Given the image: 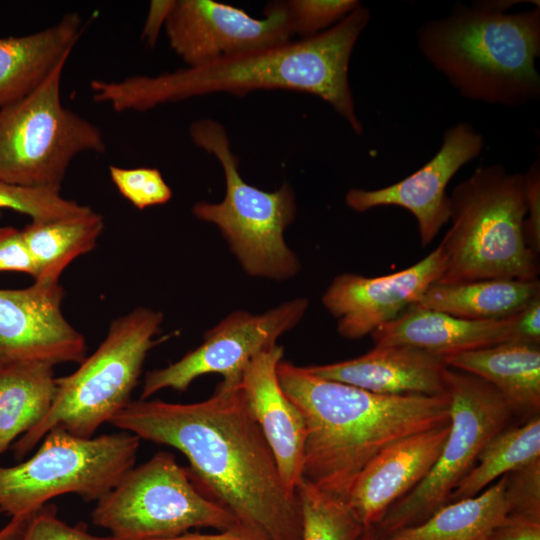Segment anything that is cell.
<instances>
[{
  "label": "cell",
  "mask_w": 540,
  "mask_h": 540,
  "mask_svg": "<svg viewBox=\"0 0 540 540\" xmlns=\"http://www.w3.org/2000/svg\"><path fill=\"white\" fill-rule=\"evenodd\" d=\"M109 423L180 451L195 487L238 524L266 540H303L297 493L285 486L240 381H222L195 403L131 400Z\"/></svg>",
  "instance_id": "obj_1"
},
{
  "label": "cell",
  "mask_w": 540,
  "mask_h": 540,
  "mask_svg": "<svg viewBox=\"0 0 540 540\" xmlns=\"http://www.w3.org/2000/svg\"><path fill=\"white\" fill-rule=\"evenodd\" d=\"M369 19V9L361 5L331 28L309 38L156 76L135 75L114 82L95 79L90 83L92 97L117 112H142L210 93L241 96L261 89L294 90L321 98L356 134H361L363 125L355 112L348 68Z\"/></svg>",
  "instance_id": "obj_2"
},
{
  "label": "cell",
  "mask_w": 540,
  "mask_h": 540,
  "mask_svg": "<svg viewBox=\"0 0 540 540\" xmlns=\"http://www.w3.org/2000/svg\"><path fill=\"white\" fill-rule=\"evenodd\" d=\"M280 385L306 426L303 479L346 502L364 467L410 435L449 423L446 395H380L281 361Z\"/></svg>",
  "instance_id": "obj_3"
},
{
  "label": "cell",
  "mask_w": 540,
  "mask_h": 540,
  "mask_svg": "<svg viewBox=\"0 0 540 540\" xmlns=\"http://www.w3.org/2000/svg\"><path fill=\"white\" fill-rule=\"evenodd\" d=\"M512 5L457 4L418 28L421 54L462 97L505 106L539 97L540 7L507 13Z\"/></svg>",
  "instance_id": "obj_4"
},
{
  "label": "cell",
  "mask_w": 540,
  "mask_h": 540,
  "mask_svg": "<svg viewBox=\"0 0 540 540\" xmlns=\"http://www.w3.org/2000/svg\"><path fill=\"white\" fill-rule=\"evenodd\" d=\"M449 197L451 227L440 243L445 270L438 282L538 279V256L524 236L523 174L499 164L481 166Z\"/></svg>",
  "instance_id": "obj_5"
},
{
  "label": "cell",
  "mask_w": 540,
  "mask_h": 540,
  "mask_svg": "<svg viewBox=\"0 0 540 540\" xmlns=\"http://www.w3.org/2000/svg\"><path fill=\"white\" fill-rule=\"evenodd\" d=\"M163 322L159 311L138 307L112 321L104 340L71 374L57 378L54 402L45 418L12 444L22 459L54 427L83 438L132 400L148 352Z\"/></svg>",
  "instance_id": "obj_6"
},
{
  "label": "cell",
  "mask_w": 540,
  "mask_h": 540,
  "mask_svg": "<svg viewBox=\"0 0 540 540\" xmlns=\"http://www.w3.org/2000/svg\"><path fill=\"white\" fill-rule=\"evenodd\" d=\"M189 134L198 147L218 159L226 183L221 202H197L193 215L218 228L248 275L274 281L294 277L301 264L284 238L296 214L292 187L285 183L267 192L248 184L241 177L226 130L217 121L200 119L190 125Z\"/></svg>",
  "instance_id": "obj_7"
},
{
  "label": "cell",
  "mask_w": 540,
  "mask_h": 540,
  "mask_svg": "<svg viewBox=\"0 0 540 540\" xmlns=\"http://www.w3.org/2000/svg\"><path fill=\"white\" fill-rule=\"evenodd\" d=\"M34 455L14 466H0V512L30 516L49 500L76 494L97 501L136 461L140 439L129 432L78 437L50 429Z\"/></svg>",
  "instance_id": "obj_8"
},
{
  "label": "cell",
  "mask_w": 540,
  "mask_h": 540,
  "mask_svg": "<svg viewBox=\"0 0 540 540\" xmlns=\"http://www.w3.org/2000/svg\"><path fill=\"white\" fill-rule=\"evenodd\" d=\"M70 54L31 93L0 109L1 181L60 192L77 155L105 151L101 130L61 102V78Z\"/></svg>",
  "instance_id": "obj_9"
},
{
  "label": "cell",
  "mask_w": 540,
  "mask_h": 540,
  "mask_svg": "<svg viewBox=\"0 0 540 540\" xmlns=\"http://www.w3.org/2000/svg\"><path fill=\"white\" fill-rule=\"evenodd\" d=\"M91 520L122 540L163 539L192 528L220 531L237 524L228 510L195 487L186 467L166 451L129 469L96 501Z\"/></svg>",
  "instance_id": "obj_10"
},
{
  "label": "cell",
  "mask_w": 540,
  "mask_h": 540,
  "mask_svg": "<svg viewBox=\"0 0 540 540\" xmlns=\"http://www.w3.org/2000/svg\"><path fill=\"white\" fill-rule=\"evenodd\" d=\"M444 378L450 400L447 439L428 475L373 526L377 538L420 524L448 504L482 448L505 428L512 414L500 394L481 378L451 367Z\"/></svg>",
  "instance_id": "obj_11"
},
{
  "label": "cell",
  "mask_w": 540,
  "mask_h": 540,
  "mask_svg": "<svg viewBox=\"0 0 540 540\" xmlns=\"http://www.w3.org/2000/svg\"><path fill=\"white\" fill-rule=\"evenodd\" d=\"M307 298L299 297L261 314L236 310L204 333L203 342L174 363L149 371L140 399H149L163 389L184 392L198 377L220 374L224 382L235 383L249 361L277 344L304 317Z\"/></svg>",
  "instance_id": "obj_12"
},
{
  "label": "cell",
  "mask_w": 540,
  "mask_h": 540,
  "mask_svg": "<svg viewBox=\"0 0 540 540\" xmlns=\"http://www.w3.org/2000/svg\"><path fill=\"white\" fill-rule=\"evenodd\" d=\"M171 48L188 66L275 46L294 35L284 1L268 4L265 18L212 0L173 1L165 21Z\"/></svg>",
  "instance_id": "obj_13"
},
{
  "label": "cell",
  "mask_w": 540,
  "mask_h": 540,
  "mask_svg": "<svg viewBox=\"0 0 540 540\" xmlns=\"http://www.w3.org/2000/svg\"><path fill=\"white\" fill-rule=\"evenodd\" d=\"M483 146L482 134L469 123L459 122L446 130L440 149L420 169L382 188H351L345 202L359 213L380 206L408 210L417 221L420 241L425 247L450 219L448 183L462 166L481 153Z\"/></svg>",
  "instance_id": "obj_14"
},
{
  "label": "cell",
  "mask_w": 540,
  "mask_h": 540,
  "mask_svg": "<svg viewBox=\"0 0 540 540\" xmlns=\"http://www.w3.org/2000/svg\"><path fill=\"white\" fill-rule=\"evenodd\" d=\"M444 270L445 254L439 244L419 262L388 275H337L322 295V304L337 320L339 335L359 339L416 304Z\"/></svg>",
  "instance_id": "obj_15"
},
{
  "label": "cell",
  "mask_w": 540,
  "mask_h": 540,
  "mask_svg": "<svg viewBox=\"0 0 540 540\" xmlns=\"http://www.w3.org/2000/svg\"><path fill=\"white\" fill-rule=\"evenodd\" d=\"M63 298L60 283L0 289V360L80 364L86 341L65 318Z\"/></svg>",
  "instance_id": "obj_16"
},
{
  "label": "cell",
  "mask_w": 540,
  "mask_h": 540,
  "mask_svg": "<svg viewBox=\"0 0 540 540\" xmlns=\"http://www.w3.org/2000/svg\"><path fill=\"white\" fill-rule=\"evenodd\" d=\"M283 347L256 354L244 368L240 385L248 408L276 460L287 489L296 493L303 479L306 426L299 409L283 391L277 374Z\"/></svg>",
  "instance_id": "obj_17"
},
{
  "label": "cell",
  "mask_w": 540,
  "mask_h": 540,
  "mask_svg": "<svg viewBox=\"0 0 540 540\" xmlns=\"http://www.w3.org/2000/svg\"><path fill=\"white\" fill-rule=\"evenodd\" d=\"M448 433L449 423L410 435L382 450L364 467L346 500L364 527L377 524L428 475Z\"/></svg>",
  "instance_id": "obj_18"
},
{
  "label": "cell",
  "mask_w": 540,
  "mask_h": 540,
  "mask_svg": "<svg viewBox=\"0 0 540 540\" xmlns=\"http://www.w3.org/2000/svg\"><path fill=\"white\" fill-rule=\"evenodd\" d=\"M442 356L409 345L374 346L358 357L305 368L323 379L380 395H446Z\"/></svg>",
  "instance_id": "obj_19"
},
{
  "label": "cell",
  "mask_w": 540,
  "mask_h": 540,
  "mask_svg": "<svg viewBox=\"0 0 540 540\" xmlns=\"http://www.w3.org/2000/svg\"><path fill=\"white\" fill-rule=\"evenodd\" d=\"M514 316L474 321L412 305L371 337L374 346L409 345L444 358L510 341Z\"/></svg>",
  "instance_id": "obj_20"
},
{
  "label": "cell",
  "mask_w": 540,
  "mask_h": 540,
  "mask_svg": "<svg viewBox=\"0 0 540 540\" xmlns=\"http://www.w3.org/2000/svg\"><path fill=\"white\" fill-rule=\"evenodd\" d=\"M80 25L79 15L73 12L38 32L0 37V109L31 93L71 53Z\"/></svg>",
  "instance_id": "obj_21"
},
{
  "label": "cell",
  "mask_w": 540,
  "mask_h": 540,
  "mask_svg": "<svg viewBox=\"0 0 540 540\" xmlns=\"http://www.w3.org/2000/svg\"><path fill=\"white\" fill-rule=\"evenodd\" d=\"M448 367L489 383L510 411L539 414L540 347L504 342L444 357Z\"/></svg>",
  "instance_id": "obj_22"
},
{
  "label": "cell",
  "mask_w": 540,
  "mask_h": 540,
  "mask_svg": "<svg viewBox=\"0 0 540 540\" xmlns=\"http://www.w3.org/2000/svg\"><path fill=\"white\" fill-rule=\"evenodd\" d=\"M539 293L538 279L436 282L414 305L466 320H500L516 315Z\"/></svg>",
  "instance_id": "obj_23"
},
{
  "label": "cell",
  "mask_w": 540,
  "mask_h": 540,
  "mask_svg": "<svg viewBox=\"0 0 540 540\" xmlns=\"http://www.w3.org/2000/svg\"><path fill=\"white\" fill-rule=\"evenodd\" d=\"M54 367L37 361L0 360V455L50 411L57 390Z\"/></svg>",
  "instance_id": "obj_24"
},
{
  "label": "cell",
  "mask_w": 540,
  "mask_h": 540,
  "mask_svg": "<svg viewBox=\"0 0 540 540\" xmlns=\"http://www.w3.org/2000/svg\"><path fill=\"white\" fill-rule=\"evenodd\" d=\"M506 475L473 497L444 505L420 524L378 540H485L510 515Z\"/></svg>",
  "instance_id": "obj_25"
},
{
  "label": "cell",
  "mask_w": 540,
  "mask_h": 540,
  "mask_svg": "<svg viewBox=\"0 0 540 540\" xmlns=\"http://www.w3.org/2000/svg\"><path fill=\"white\" fill-rule=\"evenodd\" d=\"M103 229V217L93 209L75 216L27 224L21 231L34 264V282L59 284L67 266L95 248Z\"/></svg>",
  "instance_id": "obj_26"
},
{
  "label": "cell",
  "mask_w": 540,
  "mask_h": 540,
  "mask_svg": "<svg viewBox=\"0 0 540 540\" xmlns=\"http://www.w3.org/2000/svg\"><path fill=\"white\" fill-rule=\"evenodd\" d=\"M540 458V417L533 415L521 426L502 429L478 454L472 469L459 481L449 502L473 497L496 479Z\"/></svg>",
  "instance_id": "obj_27"
},
{
  "label": "cell",
  "mask_w": 540,
  "mask_h": 540,
  "mask_svg": "<svg viewBox=\"0 0 540 540\" xmlns=\"http://www.w3.org/2000/svg\"><path fill=\"white\" fill-rule=\"evenodd\" d=\"M303 540H357L364 526L346 502L319 490L302 479L296 487Z\"/></svg>",
  "instance_id": "obj_28"
},
{
  "label": "cell",
  "mask_w": 540,
  "mask_h": 540,
  "mask_svg": "<svg viewBox=\"0 0 540 540\" xmlns=\"http://www.w3.org/2000/svg\"><path fill=\"white\" fill-rule=\"evenodd\" d=\"M0 209L25 214L31 221H49L83 214L92 208L64 198L59 191L22 187L0 180Z\"/></svg>",
  "instance_id": "obj_29"
},
{
  "label": "cell",
  "mask_w": 540,
  "mask_h": 540,
  "mask_svg": "<svg viewBox=\"0 0 540 540\" xmlns=\"http://www.w3.org/2000/svg\"><path fill=\"white\" fill-rule=\"evenodd\" d=\"M294 34L315 36L344 19L362 4L357 0L284 1Z\"/></svg>",
  "instance_id": "obj_30"
},
{
  "label": "cell",
  "mask_w": 540,
  "mask_h": 540,
  "mask_svg": "<svg viewBox=\"0 0 540 540\" xmlns=\"http://www.w3.org/2000/svg\"><path fill=\"white\" fill-rule=\"evenodd\" d=\"M112 182L137 209L162 205L172 197V190L156 168L109 167Z\"/></svg>",
  "instance_id": "obj_31"
},
{
  "label": "cell",
  "mask_w": 540,
  "mask_h": 540,
  "mask_svg": "<svg viewBox=\"0 0 540 540\" xmlns=\"http://www.w3.org/2000/svg\"><path fill=\"white\" fill-rule=\"evenodd\" d=\"M18 540H122L115 536H95L84 524L68 525L58 518L57 508L46 504L29 516Z\"/></svg>",
  "instance_id": "obj_32"
},
{
  "label": "cell",
  "mask_w": 540,
  "mask_h": 540,
  "mask_svg": "<svg viewBox=\"0 0 540 540\" xmlns=\"http://www.w3.org/2000/svg\"><path fill=\"white\" fill-rule=\"evenodd\" d=\"M510 514L540 519V458L506 475Z\"/></svg>",
  "instance_id": "obj_33"
},
{
  "label": "cell",
  "mask_w": 540,
  "mask_h": 540,
  "mask_svg": "<svg viewBox=\"0 0 540 540\" xmlns=\"http://www.w3.org/2000/svg\"><path fill=\"white\" fill-rule=\"evenodd\" d=\"M0 272L35 276V268L21 229L0 226Z\"/></svg>",
  "instance_id": "obj_34"
},
{
  "label": "cell",
  "mask_w": 540,
  "mask_h": 540,
  "mask_svg": "<svg viewBox=\"0 0 540 540\" xmlns=\"http://www.w3.org/2000/svg\"><path fill=\"white\" fill-rule=\"evenodd\" d=\"M524 175L526 216L524 236L529 249L538 256L540 253V164L535 161Z\"/></svg>",
  "instance_id": "obj_35"
},
{
  "label": "cell",
  "mask_w": 540,
  "mask_h": 540,
  "mask_svg": "<svg viewBox=\"0 0 540 540\" xmlns=\"http://www.w3.org/2000/svg\"><path fill=\"white\" fill-rule=\"evenodd\" d=\"M510 341L540 345V293L514 316Z\"/></svg>",
  "instance_id": "obj_36"
},
{
  "label": "cell",
  "mask_w": 540,
  "mask_h": 540,
  "mask_svg": "<svg viewBox=\"0 0 540 540\" xmlns=\"http://www.w3.org/2000/svg\"><path fill=\"white\" fill-rule=\"evenodd\" d=\"M485 540H540V519L510 514Z\"/></svg>",
  "instance_id": "obj_37"
},
{
  "label": "cell",
  "mask_w": 540,
  "mask_h": 540,
  "mask_svg": "<svg viewBox=\"0 0 540 540\" xmlns=\"http://www.w3.org/2000/svg\"><path fill=\"white\" fill-rule=\"evenodd\" d=\"M152 540H266L256 532L240 524H235L216 533L186 532L174 537Z\"/></svg>",
  "instance_id": "obj_38"
},
{
  "label": "cell",
  "mask_w": 540,
  "mask_h": 540,
  "mask_svg": "<svg viewBox=\"0 0 540 540\" xmlns=\"http://www.w3.org/2000/svg\"><path fill=\"white\" fill-rule=\"evenodd\" d=\"M173 1H151L148 15L142 31V39L150 47L156 44L159 31L165 25V21L172 7Z\"/></svg>",
  "instance_id": "obj_39"
},
{
  "label": "cell",
  "mask_w": 540,
  "mask_h": 540,
  "mask_svg": "<svg viewBox=\"0 0 540 540\" xmlns=\"http://www.w3.org/2000/svg\"><path fill=\"white\" fill-rule=\"evenodd\" d=\"M29 516L12 517L11 520L0 529V540H18Z\"/></svg>",
  "instance_id": "obj_40"
},
{
  "label": "cell",
  "mask_w": 540,
  "mask_h": 540,
  "mask_svg": "<svg viewBox=\"0 0 540 540\" xmlns=\"http://www.w3.org/2000/svg\"><path fill=\"white\" fill-rule=\"evenodd\" d=\"M357 540H378L373 526L364 527L361 535Z\"/></svg>",
  "instance_id": "obj_41"
}]
</instances>
